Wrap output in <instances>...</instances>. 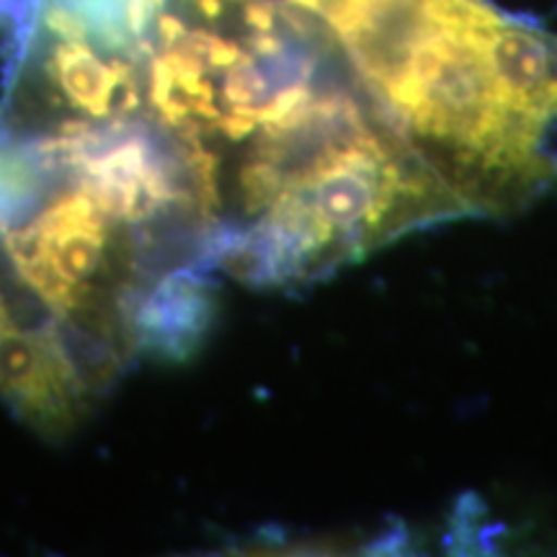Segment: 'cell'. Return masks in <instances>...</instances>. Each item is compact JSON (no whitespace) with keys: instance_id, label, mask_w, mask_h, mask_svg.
Here are the masks:
<instances>
[{"instance_id":"cell-2","label":"cell","mask_w":557,"mask_h":557,"mask_svg":"<svg viewBox=\"0 0 557 557\" xmlns=\"http://www.w3.org/2000/svg\"><path fill=\"white\" fill-rule=\"evenodd\" d=\"M37 5L39 0H0V24H3V21H11L21 47H24L26 39L32 37L34 11H37Z\"/></svg>"},{"instance_id":"cell-1","label":"cell","mask_w":557,"mask_h":557,"mask_svg":"<svg viewBox=\"0 0 557 557\" xmlns=\"http://www.w3.org/2000/svg\"><path fill=\"white\" fill-rule=\"evenodd\" d=\"M214 310L205 271L178 269L158 278L135 315L137 357L184 361L201 346Z\"/></svg>"}]
</instances>
